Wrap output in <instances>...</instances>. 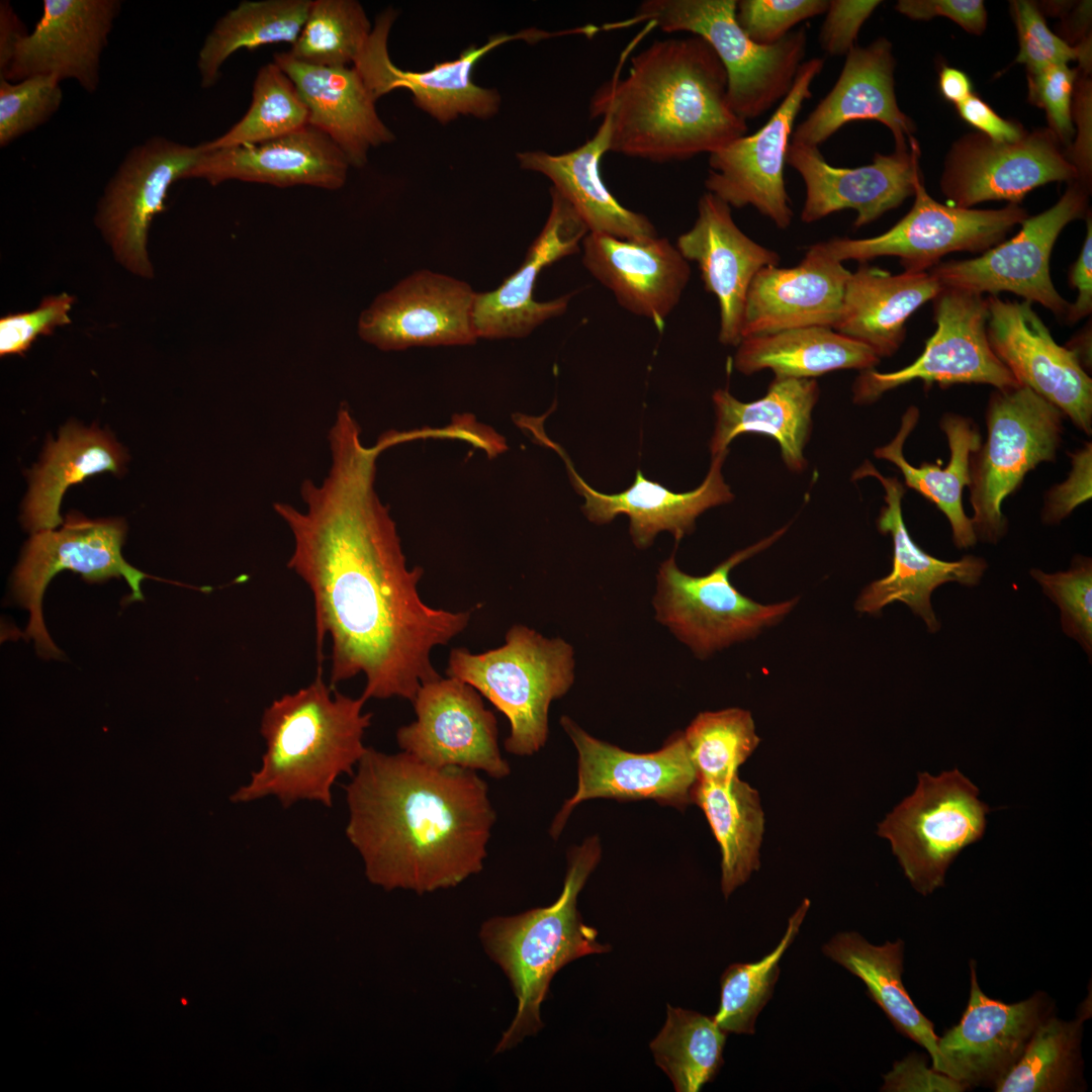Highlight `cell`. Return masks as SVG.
Listing matches in <instances>:
<instances>
[{"mask_svg": "<svg viewBox=\"0 0 1092 1092\" xmlns=\"http://www.w3.org/2000/svg\"><path fill=\"white\" fill-rule=\"evenodd\" d=\"M823 67L820 58L804 61L789 93L758 130L709 155L707 192L731 208L754 207L779 229L791 224L793 210L784 179L787 153L795 120L812 97V84Z\"/></svg>", "mask_w": 1092, "mask_h": 1092, "instance_id": "9a60e30c", "label": "cell"}, {"mask_svg": "<svg viewBox=\"0 0 1092 1092\" xmlns=\"http://www.w3.org/2000/svg\"><path fill=\"white\" fill-rule=\"evenodd\" d=\"M818 397L819 387L813 378H775L766 394L750 402L736 399L728 389H717L712 396L716 412L712 456L727 451L735 437L758 433L777 440L790 469L803 470V451Z\"/></svg>", "mask_w": 1092, "mask_h": 1092, "instance_id": "8d00e7d4", "label": "cell"}, {"mask_svg": "<svg viewBox=\"0 0 1092 1092\" xmlns=\"http://www.w3.org/2000/svg\"><path fill=\"white\" fill-rule=\"evenodd\" d=\"M827 0H740L736 20L756 43L772 44L783 39L798 23L825 14Z\"/></svg>", "mask_w": 1092, "mask_h": 1092, "instance_id": "db71d44e", "label": "cell"}, {"mask_svg": "<svg viewBox=\"0 0 1092 1092\" xmlns=\"http://www.w3.org/2000/svg\"><path fill=\"white\" fill-rule=\"evenodd\" d=\"M698 781L726 784L757 748L750 712L729 708L700 713L684 732Z\"/></svg>", "mask_w": 1092, "mask_h": 1092, "instance_id": "681fc988", "label": "cell"}, {"mask_svg": "<svg viewBox=\"0 0 1092 1092\" xmlns=\"http://www.w3.org/2000/svg\"><path fill=\"white\" fill-rule=\"evenodd\" d=\"M551 207L540 234L520 267L493 290L476 292L473 324L478 339H519L545 322L562 315L573 293L539 301L538 276L546 267L578 253L588 228L573 206L553 187Z\"/></svg>", "mask_w": 1092, "mask_h": 1092, "instance_id": "d4e9b609", "label": "cell"}, {"mask_svg": "<svg viewBox=\"0 0 1092 1092\" xmlns=\"http://www.w3.org/2000/svg\"><path fill=\"white\" fill-rule=\"evenodd\" d=\"M987 337L991 349L1020 385L1057 406L1084 433L1092 432V379L1075 354L1054 340L1026 300L989 295Z\"/></svg>", "mask_w": 1092, "mask_h": 1092, "instance_id": "7402d4cb", "label": "cell"}, {"mask_svg": "<svg viewBox=\"0 0 1092 1092\" xmlns=\"http://www.w3.org/2000/svg\"><path fill=\"white\" fill-rule=\"evenodd\" d=\"M601 853L597 836L571 847L562 891L551 905L494 916L482 923L483 949L508 978L517 1000V1012L494 1054L513 1049L543 1027L541 1005L559 970L579 958L610 951V945L598 940V931L583 923L577 909L579 892Z\"/></svg>", "mask_w": 1092, "mask_h": 1092, "instance_id": "5b68a950", "label": "cell"}, {"mask_svg": "<svg viewBox=\"0 0 1092 1092\" xmlns=\"http://www.w3.org/2000/svg\"><path fill=\"white\" fill-rule=\"evenodd\" d=\"M978 788L959 769L932 777L918 774V784L878 825L912 887L927 896L944 885L957 855L978 841L990 808Z\"/></svg>", "mask_w": 1092, "mask_h": 1092, "instance_id": "9c48e42d", "label": "cell"}, {"mask_svg": "<svg viewBox=\"0 0 1092 1092\" xmlns=\"http://www.w3.org/2000/svg\"><path fill=\"white\" fill-rule=\"evenodd\" d=\"M941 289L929 271L891 274L860 263L846 281L834 330L866 344L880 358L892 356L905 339L907 321Z\"/></svg>", "mask_w": 1092, "mask_h": 1092, "instance_id": "d590c367", "label": "cell"}, {"mask_svg": "<svg viewBox=\"0 0 1092 1092\" xmlns=\"http://www.w3.org/2000/svg\"><path fill=\"white\" fill-rule=\"evenodd\" d=\"M349 168L341 150L324 132L308 124L259 144L203 149L185 179H204L213 186L240 180L277 187L308 185L337 190L346 183Z\"/></svg>", "mask_w": 1092, "mask_h": 1092, "instance_id": "4dcf8cb0", "label": "cell"}, {"mask_svg": "<svg viewBox=\"0 0 1092 1092\" xmlns=\"http://www.w3.org/2000/svg\"><path fill=\"white\" fill-rule=\"evenodd\" d=\"M574 666L573 647L565 640L516 624L497 648L451 649L446 674L473 687L507 717L506 751L527 756L545 745L550 705L571 688Z\"/></svg>", "mask_w": 1092, "mask_h": 1092, "instance_id": "8992f818", "label": "cell"}, {"mask_svg": "<svg viewBox=\"0 0 1092 1092\" xmlns=\"http://www.w3.org/2000/svg\"><path fill=\"white\" fill-rule=\"evenodd\" d=\"M880 4L878 0H830L818 37L821 49L829 56H846Z\"/></svg>", "mask_w": 1092, "mask_h": 1092, "instance_id": "6f0895ef", "label": "cell"}, {"mask_svg": "<svg viewBox=\"0 0 1092 1092\" xmlns=\"http://www.w3.org/2000/svg\"><path fill=\"white\" fill-rule=\"evenodd\" d=\"M1087 204V186L1078 180L1070 182L1055 205L1039 214L1027 216L1013 238L1002 241L980 257L940 262L928 271L942 287L981 295L1008 291L1064 317L1070 303L1052 281L1050 259L1063 229L1084 215Z\"/></svg>", "mask_w": 1092, "mask_h": 1092, "instance_id": "4fadbf2b", "label": "cell"}, {"mask_svg": "<svg viewBox=\"0 0 1092 1092\" xmlns=\"http://www.w3.org/2000/svg\"><path fill=\"white\" fill-rule=\"evenodd\" d=\"M412 704L416 720L396 731L401 751L434 766L482 771L495 780L510 775L496 717L473 687L440 676L423 684Z\"/></svg>", "mask_w": 1092, "mask_h": 1092, "instance_id": "d6986e66", "label": "cell"}, {"mask_svg": "<svg viewBox=\"0 0 1092 1092\" xmlns=\"http://www.w3.org/2000/svg\"><path fill=\"white\" fill-rule=\"evenodd\" d=\"M1064 414L1029 387L999 390L986 410L987 439L970 459L972 525L977 537L996 544L1007 533L1002 504L1042 462L1054 461Z\"/></svg>", "mask_w": 1092, "mask_h": 1092, "instance_id": "ba28073f", "label": "cell"}, {"mask_svg": "<svg viewBox=\"0 0 1092 1092\" xmlns=\"http://www.w3.org/2000/svg\"><path fill=\"white\" fill-rule=\"evenodd\" d=\"M542 443L553 448L566 464L571 483L584 497L582 512L598 525L610 523L618 515L630 520V535L636 547L650 546L661 531H668L675 540L695 529L696 519L709 508L732 500L733 494L725 483L721 469L727 451L713 456L709 472L702 484L691 491L674 492L658 482L646 479L636 471L634 483L614 494L597 491L576 472L564 450L541 431H533Z\"/></svg>", "mask_w": 1092, "mask_h": 1092, "instance_id": "f546056e", "label": "cell"}, {"mask_svg": "<svg viewBox=\"0 0 1092 1092\" xmlns=\"http://www.w3.org/2000/svg\"><path fill=\"white\" fill-rule=\"evenodd\" d=\"M560 724L578 753V783L551 824L552 837L560 835L572 810L588 799H651L680 810L693 803L698 776L684 732L674 733L657 751L634 753L590 736L568 716H562Z\"/></svg>", "mask_w": 1092, "mask_h": 1092, "instance_id": "2e32d148", "label": "cell"}, {"mask_svg": "<svg viewBox=\"0 0 1092 1092\" xmlns=\"http://www.w3.org/2000/svg\"><path fill=\"white\" fill-rule=\"evenodd\" d=\"M895 8L914 20L944 16L975 34H981L987 22V12L981 0H900Z\"/></svg>", "mask_w": 1092, "mask_h": 1092, "instance_id": "94428289", "label": "cell"}, {"mask_svg": "<svg viewBox=\"0 0 1092 1092\" xmlns=\"http://www.w3.org/2000/svg\"><path fill=\"white\" fill-rule=\"evenodd\" d=\"M675 247L688 262L697 263L705 290L717 297L720 343L738 346L749 286L761 269L779 265V254L746 236L731 207L707 191L698 201L693 226L677 238Z\"/></svg>", "mask_w": 1092, "mask_h": 1092, "instance_id": "83f0119b", "label": "cell"}, {"mask_svg": "<svg viewBox=\"0 0 1092 1092\" xmlns=\"http://www.w3.org/2000/svg\"><path fill=\"white\" fill-rule=\"evenodd\" d=\"M312 0L243 1L220 17L206 35L197 58L201 86L209 88L219 78L224 62L241 49L297 39Z\"/></svg>", "mask_w": 1092, "mask_h": 1092, "instance_id": "7bdbcfd3", "label": "cell"}, {"mask_svg": "<svg viewBox=\"0 0 1092 1092\" xmlns=\"http://www.w3.org/2000/svg\"><path fill=\"white\" fill-rule=\"evenodd\" d=\"M1052 1014L1036 1028L1022 1056L993 1088L996 1092L1081 1090L1083 1022Z\"/></svg>", "mask_w": 1092, "mask_h": 1092, "instance_id": "f6af8a7d", "label": "cell"}, {"mask_svg": "<svg viewBox=\"0 0 1092 1092\" xmlns=\"http://www.w3.org/2000/svg\"><path fill=\"white\" fill-rule=\"evenodd\" d=\"M971 989L968 1005L958 1024L937 1041V1059L931 1066L969 1088L991 1087L1013 1068L1039 1024L1054 1012L1044 992L1005 1003L988 997L977 980L976 962H970Z\"/></svg>", "mask_w": 1092, "mask_h": 1092, "instance_id": "44dd1931", "label": "cell"}, {"mask_svg": "<svg viewBox=\"0 0 1092 1092\" xmlns=\"http://www.w3.org/2000/svg\"><path fill=\"white\" fill-rule=\"evenodd\" d=\"M872 476L885 490V506L877 520L882 534H890L893 541L891 572L868 584L858 596L855 609L859 613L878 615L894 602H901L920 617L927 630L935 633L940 623L931 604L935 588L946 582L966 586L980 583L988 563L983 557L965 555L959 560L938 559L921 549L910 536L902 515L904 485L896 477L881 474L866 461L853 474V479Z\"/></svg>", "mask_w": 1092, "mask_h": 1092, "instance_id": "484cf974", "label": "cell"}, {"mask_svg": "<svg viewBox=\"0 0 1092 1092\" xmlns=\"http://www.w3.org/2000/svg\"><path fill=\"white\" fill-rule=\"evenodd\" d=\"M1077 72L1068 65H1055L1029 74V96L1046 112L1051 130L1068 144L1074 134L1072 95Z\"/></svg>", "mask_w": 1092, "mask_h": 1092, "instance_id": "9f6ffc18", "label": "cell"}, {"mask_svg": "<svg viewBox=\"0 0 1092 1092\" xmlns=\"http://www.w3.org/2000/svg\"><path fill=\"white\" fill-rule=\"evenodd\" d=\"M274 62L295 84L308 108L309 124L341 150L350 167H363L369 150L394 140L355 67L311 66L287 52L276 55Z\"/></svg>", "mask_w": 1092, "mask_h": 1092, "instance_id": "836d02e7", "label": "cell"}, {"mask_svg": "<svg viewBox=\"0 0 1092 1092\" xmlns=\"http://www.w3.org/2000/svg\"><path fill=\"white\" fill-rule=\"evenodd\" d=\"M125 530L121 519L88 520L70 515L61 530L33 533L15 569L12 593L29 611L25 634L34 640L39 655L59 658L62 654L48 634L41 612L46 587L59 571L70 569L92 582L122 576L131 589L130 601L144 599L141 582L148 575L121 555Z\"/></svg>", "mask_w": 1092, "mask_h": 1092, "instance_id": "5bb4252c", "label": "cell"}, {"mask_svg": "<svg viewBox=\"0 0 1092 1092\" xmlns=\"http://www.w3.org/2000/svg\"><path fill=\"white\" fill-rule=\"evenodd\" d=\"M1079 181L1051 129L1025 134L1015 143H996L969 135L954 145L941 177V192L950 205L971 208L981 202L1017 204L1034 188L1056 181Z\"/></svg>", "mask_w": 1092, "mask_h": 1092, "instance_id": "603a6c76", "label": "cell"}, {"mask_svg": "<svg viewBox=\"0 0 1092 1092\" xmlns=\"http://www.w3.org/2000/svg\"><path fill=\"white\" fill-rule=\"evenodd\" d=\"M1011 3L1019 39L1016 62L1025 65L1029 74L1077 59L1088 67L1090 41L1071 47L1048 27L1035 4L1025 0Z\"/></svg>", "mask_w": 1092, "mask_h": 1092, "instance_id": "f5cc1de1", "label": "cell"}, {"mask_svg": "<svg viewBox=\"0 0 1092 1092\" xmlns=\"http://www.w3.org/2000/svg\"><path fill=\"white\" fill-rule=\"evenodd\" d=\"M969 1087L934 1070L924 1055L912 1053L896 1062L884 1076L882 1091L890 1092H963Z\"/></svg>", "mask_w": 1092, "mask_h": 1092, "instance_id": "91938a15", "label": "cell"}, {"mask_svg": "<svg viewBox=\"0 0 1092 1092\" xmlns=\"http://www.w3.org/2000/svg\"><path fill=\"white\" fill-rule=\"evenodd\" d=\"M932 301L936 330L921 355L897 371H860L852 386L855 403H872L887 391L913 380H921L925 387L932 383L940 387L980 383L999 390L1020 386L990 347L987 298L942 287Z\"/></svg>", "mask_w": 1092, "mask_h": 1092, "instance_id": "7c38bea8", "label": "cell"}, {"mask_svg": "<svg viewBox=\"0 0 1092 1092\" xmlns=\"http://www.w3.org/2000/svg\"><path fill=\"white\" fill-rule=\"evenodd\" d=\"M736 0H647L633 16L604 30L652 22L664 32L685 31L705 39L722 63L727 96L742 119H754L782 101L793 86L807 50L805 27L772 44L754 42L736 20Z\"/></svg>", "mask_w": 1092, "mask_h": 1092, "instance_id": "52a82bcc", "label": "cell"}, {"mask_svg": "<svg viewBox=\"0 0 1092 1092\" xmlns=\"http://www.w3.org/2000/svg\"><path fill=\"white\" fill-rule=\"evenodd\" d=\"M352 776L346 835L370 882L421 895L483 869L496 815L477 771L368 747Z\"/></svg>", "mask_w": 1092, "mask_h": 1092, "instance_id": "7a4b0ae2", "label": "cell"}, {"mask_svg": "<svg viewBox=\"0 0 1092 1092\" xmlns=\"http://www.w3.org/2000/svg\"><path fill=\"white\" fill-rule=\"evenodd\" d=\"M63 100L61 80L36 75L12 83L0 78V146L46 123Z\"/></svg>", "mask_w": 1092, "mask_h": 1092, "instance_id": "816d5d0a", "label": "cell"}, {"mask_svg": "<svg viewBox=\"0 0 1092 1092\" xmlns=\"http://www.w3.org/2000/svg\"><path fill=\"white\" fill-rule=\"evenodd\" d=\"M880 357L832 328L810 326L743 338L734 357L743 374L770 369L775 378H814L841 370L874 369Z\"/></svg>", "mask_w": 1092, "mask_h": 1092, "instance_id": "f35d334b", "label": "cell"}, {"mask_svg": "<svg viewBox=\"0 0 1092 1092\" xmlns=\"http://www.w3.org/2000/svg\"><path fill=\"white\" fill-rule=\"evenodd\" d=\"M849 275L841 262L814 246L795 267H764L746 295L742 339L810 326L834 329Z\"/></svg>", "mask_w": 1092, "mask_h": 1092, "instance_id": "d6a6232c", "label": "cell"}, {"mask_svg": "<svg viewBox=\"0 0 1092 1092\" xmlns=\"http://www.w3.org/2000/svg\"><path fill=\"white\" fill-rule=\"evenodd\" d=\"M939 89L943 97L956 105L972 95L969 77L961 70L944 67L939 74Z\"/></svg>", "mask_w": 1092, "mask_h": 1092, "instance_id": "03108f58", "label": "cell"}, {"mask_svg": "<svg viewBox=\"0 0 1092 1092\" xmlns=\"http://www.w3.org/2000/svg\"><path fill=\"white\" fill-rule=\"evenodd\" d=\"M651 29L647 23L629 43L590 99V118L609 119V152L665 163L710 155L746 134L747 121L728 100L725 69L698 35L653 41L620 78L629 52Z\"/></svg>", "mask_w": 1092, "mask_h": 1092, "instance_id": "3957f363", "label": "cell"}, {"mask_svg": "<svg viewBox=\"0 0 1092 1092\" xmlns=\"http://www.w3.org/2000/svg\"><path fill=\"white\" fill-rule=\"evenodd\" d=\"M117 0H46L30 33L16 44L0 78L18 82L36 75L72 79L97 90L101 55L120 11Z\"/></svg>", "mask_w": 1092, "mask_h": 1092, "instance_id": "4316f807", "label": "cell"}, {"mask_svg": "<svg viewBox=\"0 0 1092 1092\" xmlns=\"http://www.w3.org/2000/svg\"><path fill=\"white\" fill-rule=\"evenodd\" d=\"M395 17L396 12L392 9L378 16L369 41L353 67L376 100L392 90L407 89L413 94L415 104L441 123L452 121L459 115L490 118L498 111V92L480 87L472 81L474 66L490 51L511 40L537 42L564 35L562 30L551 33L537 28L513 34L499 33L490 36L481 47L470 46L456 60L415 72L399 69L389 58L387 39Z\"/></svg>", "mask_w": 1092, "mask_h": 1092, "instance_id": "ac0fdd59", "label": "cell"}, {"mask_svg": "<svg viewBox=\"0 0 1092 1092\" xmlns=\"http://www.w3.org/2000/svg\"><path fill=\"white\" fill-rule=\"evenodd\" d=\"M785 531L738 551L704 576L681 571L671 555L659 567L653 598L655 618L699 657L749 639L782 621L797 599L762 605L732 584L731 569L767 548Z\"/></svg>", "mask_w": 1092, "mask_h": 1092, "instance_id": "30bf717a", "label": "cell"}, {"mask_svg": "<svg viewBox=\"0 0 1092 1092\" xmlns=\"http://www.w3.org/2000/svg\"><path fill=\"white\" fill-rule=\"evenodd\" d=\"M726 1037L713 1016L667 1005L665 1023L650 1050L676 1092H698L723 1066Z\"/></svg>", "mask_w": 1092, "mask_h": 1092, "instance_id": "ee69618b", "label": "cell"}, {"mask_svg": "<svg viewBox=\"0 0 1092 1092\" xmlns=\"http://www.w3.org/2000/svg\"><path fill=\"white\" fill-rule=\"evenodd\" d=\"M601 119L596 133L578 148L559 155L521 152L517 154L519 164L549 178L590 233L630 240L657 237L649 218L622 205L602 179L601 161L610 150V122L607 117Z\"/></svg>", "mask_w": 1092, "mask_h": 1092, "instance_id": "e575fe53", "label": "cell"}, {"mask_svg": "<svg viewBox=\"0 0 1092 1092\" xmlns=\"http://www.w3.org/2000/svg\"><path fill=\"white\" fill-rule=\"evenodd\" d=\"M1086 237L1082 250L1071 267L1069 281L1077 289V298L1070 303L1065 320L1069 324L1088 316L1092 311V220L1087 216Z\"/></svg>", "mask_w": 1092, "mask_h": 1092, "instance_id": "be15d7a7", "label": "cell"}, {"mask_svg": "<svg viewBox=\"0 0 1092 1092\" xmlns=\"http://www.w3.org/2000/svg\"><path fill=\"white\" fill-rule=\"evenodd\" d=\"M476 292L465 281L420 270L380 293L358 320V335L383 351L477 342Z\"/></svg>", "mask_w": 1092, "mask_h": 1092, "instance_id": "ffe728a7", "label": "cell"}, {"mask_svg": "<svg viewBox=\"0 0 1092 1092\" xmlns=\"http://www.w3.org/2000/svg\"><path fill=\"white\" fill-rule=\"evenodd\" d=\"M1069 456L1072 466L1068 477L1062 483L1054 485L1044 498L1041 519L1048 525L1061 523L1077 507L1091 498V443L1069 453Z\"/></svg>", "mask_w": 1092, "mask_h": 1092, "instance_id": "680465c9", "label": "cell"}, {"mask_svg": "<svg viewBox=\"0 0 1092 1092\" xmlns=\"http://www.w3.org/2000/svg\"><path fill=\"white\" fill-rule=\"evenodd\" d=\"M919 410L912 405L902 417L901 426L895 438L885 446L879 447L874 454L877 458L895 464L903 474L905 484L919 492L946 517L957 548L968 549L977 543V537L963 507V489L970 485V459L982 444L978 426L967 417L945 414L940 420V429L946 436L949 459L944 467L923 462L916 467L904 457L903 447L906 439L916 427Z\"/></svg>", "mask_w": 1092, "mask_h": 1092, "instance_id": "74e56055", "label": "cell"}, {"mask_svg": "<svg viewBox=\"0 0 1092 1092\" xmlns=\"http://www.w3.org/2000/svg\"><path fill=\"white\" fill-rule=\"evenodd\" d=\"M912 208L884 234L868 239L834 238L813 245L839 261L867 263L878 257L899 259L904 271H928L953 252L984 253L1001 243L1028 216L1009 203L1000 209L963 208L941 204L919 183Z\"/></svg>", "mask_w": 1092, "mask_h": 1092, "instance_id": "8fae6325", "label": "cell"}, {"mask_svg": "<svg viewBox=\"0 0 1092 1092\" xmlns=\"http://www.w3.org/2000/svg\"><path fill=\"white\" fill-rule=\"evenodd\" d=\"M328 442V474L300 486L305 510L273 505L293 537L287 566L312 594L318 657L326 637L332 640L331 687L363 673L366 701L413 702L423 684L440 677L432 650L463 632L471 612L424 603V570L407 567L396 524L375 489L377 458L398 443L396 434L364 445L342 403Z\"/></svg>", "mask_w": 1092, "mask_h": 1092, "instance_id": "6da1fadb", "label": "cell"}, {"mask_svg": "<svg viewBox=\"0 0 1092 1092\" xmlns=\"http://www.w3.org/2000/svg\"><path fill=\"white\" fill-rule=\"evenodd\" d=\"M810 907L804 899L788 921L778 945L754 963H735L726 968L720 979V1003L713 1016L726 1033L753 1034L755 1021L770 999L780 977L779 963L798 935Z\"/></svg>", "mask_w": 1092, "mask_h": 1092, "instance_id": "7dc6e473", "label": "cell"}, {"mask_svg": "<svg viewBox=\"0 0 1092 1092\" xmlns=\"http://www.w3.org/2000/svg\"><path fill=\"white\" fill-rule=\"evenodd\" d=\"M580 248L583 266L623 308L664 326L691 277L675 246L658 236L630 240L589 232Z\"/></svg>", "mask_w": 1092, "mask_h": 1092, "instance_id": "f1b7e54d", "label": "cell"}, {"mask_svg": "<svg viewBox=\"0 0 1092 1092\" xmlns=\"http://www.w3.org/2000/svg\"><path fill=\"white\" fill-rule=\"evenodd\" d=\"M1043 594L1060 609L1063 632L1092 654V560L1077 555L1068 570L1046 573L1030 570Z\"/></svg>", "mask_w": 1092, "mask_h": 1092, "instance_id": "f907efd6", "label": "cell"}, {"mask_svg": "<svg viewBox=\"0 0 1092 1092\" xmlns=\"http://www.w3.org/2000/svg\"><path fill=\"white\" fill-rule=\"evenodd\" d=\"M960 116L996 143H1015L1025 136L1021 126L999 116L985 101L972 94L957 104Z\"/></svg>", "mask_w": 1092, "mask_h": 1092, "instance_id": "6125c7cd", "label": "cell"}, {"mask_svg": "<svg viewBox=\"0 0 1092 1092\" xmlns=\"http://www.w3.org/2000/svg\"><path fill=\"white\" fill-rule=\"evenodd\" d=\"M787 165L806 187L801 220L812 223L833 212L853 209L855 228L878 219L914 196L922 182L916 140L890 155L876 154L871 164L856 168L830 165L819 148L791 143Z\"/></svg>", "mask_w": 1092, "mask_h": 1092, "instance_id": "cb8c5ba5", "label": "cell"}, {"mask_svg": "<svg viewBox=\"0 0 1092 1092\" xmlns=\"http://www.w3.org/2000/svg\"><path fill=\"white\" fill-rule=\"evenodd\" d=\"M125 458L121 446L107 433L75 424L64 427L31 471L23 508L24 526L33 533L54 530L63 523L59 511L66 489L95 473L118 474Z\"/></svg>", "mask_w": 1092, "mask_h": 1092, "instance_id": "ab89813d", "label": "cell"}, {"mask_svg": "<svg viewBox=\"0 0 1092 1092\" xmlns=\"http://www.w3.org/2000/svg\"><path fill=\"white\" fill-rule=\"evenodd\" d=\"M202 145L187 146L155 135L127 152L97 205L95 224L119 264L152 278L147 251L153 217L165 209L170 186L195 165Z\"/></svg>", "mask_w": 1092, "mask_h": 1092, "instance_id": "e0dca14e", "label": "cell"}, {"mask_svg": "<svg viewBox=\"0 0 1092 1092\" xmlns=\"http://www.w3.org/2000/svg\"><path fill=\"white\" fill-rule=\"evenodd\" d=\"M74 301V296L63 292L44 297L33 310L1 317L0 355H21L38 336H49L56 328L70 324Z\"/></svg>", "mask_w": 1092, "mask_h": 1092, "instance_id": "11a10c76", "label": "cell"}, {"mask_svg": "<svg viewBox=\"0 0 1092 1092\" xmlns=\"http://www.w3.org/2000/svg\"><path fill=\"white\" fill-rule=\"evenodd\" d=\"M823 953L867 987L870 998L883 1010L895 1029L937 1059L938 1037L934 1025L914 1004L902 981L904 941L869 942L859 933L839 932L823 946Z\"/></svg>", "mask_w": 1092, "mask_h": 1092, "instance_id": "60d3db41", "label": "cell"}, {"mask_svg": "<svg viewBox=\"0 0 1092 1092\" xmlns=\"http://www.w3.org/2000/svg\"><path fill=\"white\" fill-rule=\"evenodd\" d=\"M895 64L886 37L855 46L832 89L794 128L791 143L819 148L850 121L876 120L891 130L895 149L907 148L915 126L897 103Z\"/></svg>", "mask_w": 1092, "mask_h": 1092, "instance_id": "1f68e13d", "label": "cell"}, {"mask_svg": "<svg viewBox=\"0 0 1092 1092\" xmlns=\"http://www.w3.org/2000/svg\"><path fill=\"white\" fill-rule=\"evenodd\" d=\"M366 700L333 692L321 676L309 686L273 701L264 711L261 734L266 750L250 782L232 797L244 803L268 796L288 807L308 800L332 805V788L353 775L367 748L371 724Z\"/></svg>", "mask_w": 1092, "mask_h": 1092, "instance_id": "277c9868", "label": "cell"}, {"mask_svg": "<svg viewBox=\"0 0 1092 1092\" xmlns=\"http://www.w3.org/2000/svg\"><path fill=\"white\" fill-rule=\"evenodd\" d=\"M693 803L704 812L721 850V890L727 899L760 867L764 813L758 792L739 776L726 784L698 781Z\"/></svg>", "mask_w": 1092, "mask_h": 1092, "instance_id": "b9f144b4", "label": "cell"}, {"mask_svg": "<svg viewBox=\"0 0 1092 1092\" xmlns=\"http://www.w3.org/2000/svg\"><path fill=\"white\" fill-rule=\"evenodd\" d=\"M26 30L7 1L0 4V72L6 68L18 41Z\"/></svg>", "mask_w": 1092, "mask_h": 1092, "instance_id": "e7e4bbea", "label": "cell"}, {"mask_svg": "<svg viewBox=\"0 0 1092 1092\" xmlns=\"http://www.w3.org/2000/svg\"><path fill=\"white\" fill-rule=\"evenodd\" d=\"M1091 322L1083 328L1070 342L1067 344L1069 350H1071L1081 366L1085 368H1091Z\"/></svg>", "mask_w": 1092, "mask_h": 1092, "instance_id": "003e7915", "label": "cell"}, {"mask_svg": "<svg viewBox=\"0 0 1092 1092\" xmlns=\"http://www.w3.org/2000/svg\"><path fill=\"white\" fill-rule=\"evenodd\" d=\"M373 27L355 0H312L304 25L287 54L317 67H352L363 54Z\"/></svg>", "mask_w": 1092, "mask_h": 1092, "instance_id": "c3c4849f", "label": "cell"}, {"mask_svg": "<svg viewBox=\"0 0 1092 1092\" xmlns=\"http://www.w3.org/2000/svg\"><path fill=\"white\" fill-rule=\"evenodd\" d=\"M308 124L305 102L290 77L273 61L258 70L245 115L226 132L201 145L204 150H215L259 144Z\"/></svg>", "mask_w": 1092, "mask_h": 1092, "instance_id": "bcb514c9", "label": "cell"}]
</instances>
